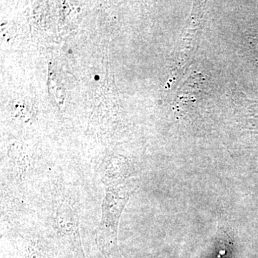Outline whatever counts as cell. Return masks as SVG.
<instances>
[{"instance_id": "obj_3", "label": "cell", "mask_w": 258, "mask_h": 258, "mask_svg": "<svg viewBox=\"0 0 258 258\" xmlns=\"http://www.w3.org/2000/svg\"><path fill=\"white\" fill-rule=\"evenodd\" d=\"M25 258H52L47 252L37 247L30 246Z\"/></svg>"}, {"instance_id": "obj_1", "label": "cell", "mask_w": 258, "mask_h": 258, "mask_svg": "<svg viewBox=\"0 0 258 258\" xmlns=\"http://www.w3.org/2000/svg\"><path fill=\"white\" fill-rule=\"evenodd\" d=\"M119 200L118 193L113 187L107 189L103 205L100 235L101 240H104L108 246L113 244V240L116 237L117 226L120 215Z\"/></svg>"}, {"instance_id": "obj_2", "label": "cell", "mask_w": 258, "mask_h": 258, "mask_svg": "<svg viewBox=\"0 0 258 258\" xmlns=\"http://www.w3.org/2000/svg\"><path fill=\"white\" fill-rule=\"evenodd\" d=\"M56 222L62 237L75 245H80L77 214L67 201H60L59 203L56 211Z\"/></svg>"}, {"instance_id": "obj_4", "label": "cell", "mask_w": 258, "mask_h": 258, "mask_svg": "<svg viewBox=\"0 0 258 258\" xmlns=\"http://www.w3.org/2000/svg\"><path fill=\"white\" fill-rule=\"evenodd\" d=\"M256 42H257V45H256V47L258 48V38H257V40H256Z\"/></svg>"}]
</instances>
